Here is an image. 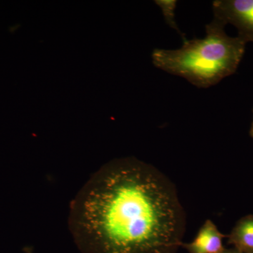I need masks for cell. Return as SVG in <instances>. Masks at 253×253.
<instances>
[{
  "label": "cell",
  "instance_id": "4",
  "mask_svg": "<svg viewBox=\"0 0 253 253\" xmlns=\"http://www.w3.org/2000/svg\"><path fill=\"white\" fill-rule=\"evenodd\" d=\"M227 238L218 229L211 219H207L201 226L197 235L191 243H182L181 247L189 253H221L225 249L223 239Z\"/></svg>",
  "mask_w": 253,
  "mask_h": 253
},
{
  "label": "cell",
  "instance_id": "9",
  "mask_svg": "<svg viewBox=\"0 0 253 253\" xmlns=\"http://www.w3.org/2000/svg\"></svg>",
  "mask_w": 253,
  "mask_h": 253
},
{
  "label": "cell",
  "instance_id": "7",
  "mask_svg": "<svg viewBox=\"0 0 253 253\" xmlns=\"http://www.w3.org/2000/svg\"><path fill=\"white\" fill-rule=\"evenodd\" d=\"M221 253H242L240 252V251H238L234 248H232V249H225L224 251H222Z\"/></svg>",
  "mask_w": 253,
  "mask_h": 253
},
{
  "label": "cell",
  "instance_id": "2",
  "mask_svg": "<svg viewBox=\"0 0 253 253\" xmlns=\"http://www.w3.org/2000/svg\"><path fill=\"white\" fill-rule=\"evenodd\" d=\"M226 25L214 18L206 26L203 39L184 42L177 49H156L153 63L166 72L185 78L200 88H208L234 74L247 43L226 34Z\"/></svg>",
  "mask_w": 253,
  "mask_h": 253
},
{
  "label": "cell",
  "instance_id": "5",
  "mask_svg": "<svg viewBox=\"0 0 253 253\" xmlns=\"http://www.w3.org/2000/svg\"><path fill=\"white\" fill-rule=\"evenodd\" d=\"M227 238L228 244L240 252L253 253V214L241 218Z\"/></svg>",
  "mask_w": 253,
  "mask_h": 253
},
{
  "label": "cell",
  "instance_id": "6",
  "mask_svg": "<svg viewBox=\"0 0 253 253\" xmlns=\"http://www.w3.org/2000/svg\"><path fill=\"white\" fill-rule=\"evenodd\" d=\"M155 2L161 8L163 16H164L165 19H166L168 24L173 29H175L178 33L182 35V33L179 31L175 21V9L177 1H174V0H172V1H170V0H159V1H156ZM182 36L184 38V41H186V38L183 35Z\"/></svg>",
  "mask_w": 253,
  "mask_h": 253
},
{
  "label": "cell",
  "instance_id": "3",
  "mask_svg": "<svg viewBox=\"0 0 253 253\" xmlns=\"http://www.w3.org/2000/svg\"><path fill=\"white\" fill-rule=\"evenodd\" d=\"M212 9L214 18L235 26L239 38L253 43V0H216Z\"/></svg>",
  "mask_w": 253,
  "mask_h": 253
},
{
  "label": "cell",
  "instance_id": "8",
  "mask_svg": "<svg viewBox=\"0 0 253 253\" xmlns=\"http://www.w3.org/2000/svg\"><path fill=\"white\" fill-rule=\"evenodd\" d=\"M250 134H251V137H252L253 139V121L252 126H251V130H250Z\"/></svg>",
  "mask_w": 253,
  "mask_h": 253
},
{
  "label": "cell",
  "instance_id": "1",
  "mask_svg": "<svg viewBox=\"0 0 253 253\" xmlns=\"http://www.w3.org/2000/svg\"><path fill=\"white\" fill-rule=\"evenodd\" d=\"M68 222L81 253H176L186 214L167 176L124 158L105 164L82 186Z\"/></svg>",
  "mask_w": 253,
  "mask_h": 253
}]
</instances>
